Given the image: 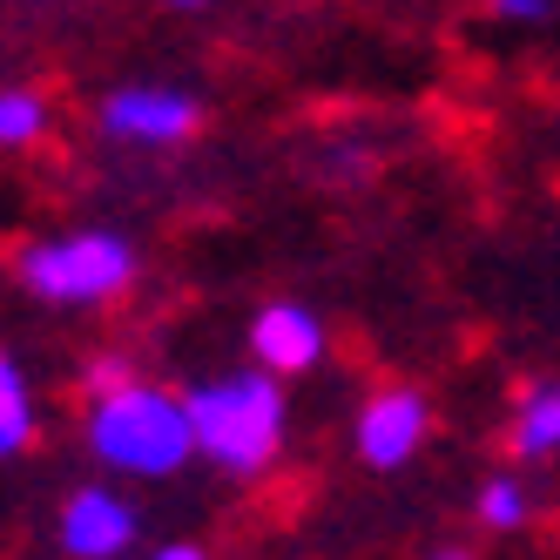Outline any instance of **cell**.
Here are the masks:
<instances>
[{
	"instance_id": "9c48e42d",
	"label": "cell",
	"mask_w": 560,
	"mask_h": 560,
	"mask_svg": "<svg viewBox=\"0 0 560 560\" xmlns=\"http://www.w3.org/2000/svg\"><path fill=\"white\" fill-rule=\"evenodd\" d=\"M34 425H42L34 419V385L14 358L0 351V459H21L34 446Z\"/></svg>"
},
{
	"instance_id": "8992f818",
	"label": "cell",
	"mask_w": 560,
	"mask_h": 560,
	"mask_svg": "<svg viewBox=\"0 0 560 560\" xmlns=\"http://www.w3.org/2000/svg\"><path fill=\"white\" fill-rule=\"evenodd\" d=\"M55 540L68 560H122L142 540V513L108 487H74L55 513Z\"/></svg>"
},
{
	"instance_id": "6da1fadb",
	"label": "cell",
	"mask_w": 560,
	"mask_h": 560,
	"mask_svg": "<svg viewBox=\"0 0 560 560\" xmlns=\"http://www.w3.org/2000/svg\"><path fill=\"white\" fill-rule=\"evenodd\" d=\"M183 412L196 432V459H210L230 479H264L284 453V378L270 372H223L183 392Z\"/></svg>"
},
{
	"instance_id": "3957f363",
	"label": "cell",
	"mask_w": 560,
	"mask_h": 560,
	"mask_svg": "<svg viewBox=\"0 0 560 560\" xmlns=\"http://www.w3.org/2000/svg\"><path fill=\"white\" fill-rule=\"evenodd\" d=\"M21 291H34L42 304H68V311H95L115 304L136 284V250L115 230H68V236H42L14 257Z\"/></svg>"
},
{
	"instance_id": "30bf717a",
	"label": "cell",
	"mask_w": 560,
	"mask_h": 560,
	"mask_svg": "<svg viewBox=\"0 0 560 560\" xmlns=\"http://www.w3.org/2000/svg\"><path fill=\"white\" fill-rule=\"evenodd\" d=\"M472 520L487 534H520L534 520V493H527V479H513V472H493L487 487H479V500H472Z\"/></svg>"
},
{
	"instance_id": "277c9868",
	"label": "cell",
	"mask_w": 560,
	"mask_h": 560,
	"mask_svg": "<svg viewBox=\"0 0 560 560\" xmlns=\"http://www.w3.org/2000/svg\"><path fill=\"white\" fill-rule=\"evenodd\" d=\"M95 122L108 142H129V149H170V142H189L203 129V102L183 95V89H163V82H129V89H108Z\"/></svg>"
},
{
	"instance_id": "9a60e30c",
	"label": "cell",
	"mask_w": 560,
	"mask_h": 560,
	"mask_svg": "<svg viewBox=\"0 0 560 560\" xmlns=\"http://www.w3.org/2000/svg\"><path fill=\"white\" fill-rule=\"evenodd\" d=\"M170 8H183V14H196V8H217V0H170Z\"/></svg>"
},
{
	"instance_id": "52a82bcc",
	"label": "cell",
	"mask_w": 560,
	"mask_h": 560,
	"mask_svg": "<svg viewBox=\"0 0 560 560\" xmlns=\"http://www.w3.org/2000/svg\"><path fill=\"white\" fill-rule=\"evenodd\" d=\"M250 358L270 378H304L325 365V317L298 298H277L250 317Z\"/></svg>"
},
{
	"instance_id": "7a4b0ae2",
	"label": "cell",
	"mask_w": 560,
	"mask_h": 560,
	"mask_svg": "<svg viewBox=\"0 0 560 560\" xmlns=\"http://www.w3.org/2000/svg\"><path fill=\"white\" fill-rule=\"evenodd\" d=\"M82 432H89V453L108 472H129V479H170L196 459V432H189L183 398L149 385V378H129L122 392L89 398Z\"/></svg>"
},
{
	"instance_id": "5bb4252c",
	"label": "cell",
	"mask_w": 560,
	"mask_h": 560,
	"mask_svg": "<svg viewBox=\"0 0 560 560\" xmlns=\"http://www.w3.org/2000/svg\"><path fill=\"white\" fill-rule=\"evenodd\" d=\"M149 560H210V547H196V540H170V547H155Z\"/></svg>"
},
{
	"instance_id": "ba28073f",
	"label": "cell",
	"mask_w": 560,
	"mask_h": 560,
	"mask_svg": "<svg viewBox=\"0 0 560 560\" xmlns=\"http://www.w3.org/2000/svg\"><path fill=\"white\" fill-rule=\"evenodd\" d=\"M506 453H513V459H553V453H560V378L520 385L513 425H506Z\"/></svg>"
},
{
	"instance_id": "5b68a950",
	"label": "cell",
	"mask_w": 560,
	"mask_h": 560,
	"mask_svg": "<svg viewBox=\"0 0 560 560\" xmlns=\"http://www.w3.org/2000/svg\"><path fill=\"white\" fill-rule=\"evenodd\" d=\"M425 439H432V398L419 385H378L365 406H358V419H351V446H358V459H365L372 472L412 466Z\"/></svg>"
},
{
	"instance_id": "7c38bea8",
	"label": "cell",
	"mask_w": 560,
	"mask_h": 560,
	"mask_svg": "<svg viewBox=\"0 0 560 560\" xmlns=\"http://www.w3.org/2000/svg\"><path fill=\"white\" fill-rule=\"evenodd\" d=\"M129 378H142L129 358H115V351H95L89 365H82V385H89V398H102V392H122Z\"/></svg>"
},
{
	"instance_id": "4fadbf2b",
	"label": "cell",
	"mask_w": 560,
	"mask_h": 560,
	"mask_svg": "<svg viewBox=\"0 0 560 560\" xmlns=\"http://www.w3.org/2000/svg\"><path fill=\"white\" fill-rule=\"evenodd\" d=\"M487 8H493L500 21H520V27H540V21H553V0H487Z\"/></svg>"
},
{
	"instance_id": "8fae6325",
	"label": "cell",
	"mask_w": 560,
	"mask_h": 560,
	"mask_svg": "<svg viewBox=\"0 0 560 560\" xmlns=\"http://www.w3.org/2000/svg\"><path fill=\"white\" fill-rule=\"evenodd\" d=\"M48 136V95L42 89H0V149H34Z\"/></svg>"
},
{
	"instance_id": "2e32d148",
	"label": "cell",
	"mask_w": 560,
	"mask_h": 560,
	"mask_svg": "<svg viewBox=\"0 0 560 560\" xmlns=\"http://www.w3.org/2000/svg\"><path fill=\"white\" fill-rule=\"evenodd\" d=\"M432 560H472V553H466V547H439Z\"/></svg>"
}]
</instances>
